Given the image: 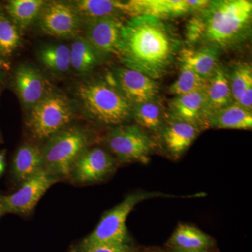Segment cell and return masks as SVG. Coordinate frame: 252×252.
I'll list each match as a JSON object with an SVG mask.
<instances>
[{
	"label": "cell",
	"instance_id": "2",
	"mask_svg": "<svg viewBox=\"0 0 252 252\" xmlns=\"http://www.w3.org/2000/svg\"><path fill=\"white\" fill-rule=\"evenodd\" d=\"M252 1L214 0L197 12L186 26L189 47L227 51L240 47L252 34Z\"/></svg>",
	"mask_w": 252,
	"mask_h": 252
},
{
	"label": "cell",
	"instance_id": "14",
	"mask_svg": "<svg viewBox=\"0 0 252 252\" xmlns=\"http://www.w3.org/2000/svg\"><path fill=\"white\" fill-rule=\"evenodd\" d=\"M201 130L185 121L171 117L159 132L160 143L167 155L178 160L187 152Z\"/></svg>",
	"mask_w": 252,
	"mask_h": 252
},
{
	"label": "cell",
	"instance_id": "30",
	"mask_svg": "<svg viewBox=\"0 0 252 252\" xmlns=\"http://www.w3.org/2000/svg\"><path fill=\"white\" fill-rule=\"evenodd\" d=\"M72 252H137L136 249L127 243L97 244V245H78Z\"/></svg>",
	"mask_w": 252,
	"mask_h": 252
},
{
	"label": "cell",
	"instance_id": "5",
	"mask_svg": "<svg viewBox=\"0 0 252 252\" xmlns=\"http://www.w3.org/2000/svg\"><path fill=\"white\" fill-rule=\"evenodd\" d=\"M74 115L69 99L64 94L50 91L32 107L26 125L36 140H49L67 127Z\"/></svg>",
	"mask_w": 252,
	"mask_h": 252
},
{
	"label": "cell",
	"instance_id": "8",
	"mask_svg": "<svg viewBox=\"0 0 252 252\" xmlns=\"http://www.w3.org/2000/svg\"><path fill=\"white\" fill-rule=\"evenodd\" d=\"M60 180L46 170L21 184L17 191L9 195H0V214L14 213L28 215L48 189Z\"/></svg>",
	"mask_w": 252,
	"mask_h": 252
},
{
	"label": "cell",
	"instance_id": "22",
	"mask_svg": "<svg viewBox=\"0 0 252 252\" xmlns=\"http://www.w3.org/2000/svg\"><path fill=\"white\" fill-rule=\"evenodd\" d=\"M81 21L86 23L99 18L122 15V1L79 0L71 1Z\"/></svg>",
	"mask_w": 252,
	"mask_h": 252
},
{
	"label": "cell",
	"instance_id": "24",
	"mask_svg": "<svg viewBox=\"0 0 252 252\" xmlns=\"http://www.w3.org/2000/svg\"><path fill=\"white\" fill-rule=\"evenodd\" d=\"M71 67L79 74H86L98 64L100 56L85 38H78L70 47Z\"/></svg>",
	"mask_w": 252,
	"mask_h": 252
},
{
	"label": "cell",
	"instance_id": "33",
	"mask_svg": "<svg viewBox=\"0 0 252 252\" xmlns=\"http://www.w3.org/2000/svg\"><path fill=\"white\" fill-rule=\"evenodd\" d=\"M174 252H207V250H174Z\"/></svg>",
	"mask_w": 252,
	"mask_h": 252
},
{
	"label": "cell",
	"instance_id": "9",
	"mask_svg": "<svg viewBox=\"0 0 252 252\" xmlns=\"http://www.w3.org/2000/svg\"><path fill=\"white\" fill-rule=\"evenodd\" d=\"M210 0H130L122 1V14L149 16L165 20L194 14L205 7Z\"/></svg>",
	"mask_w": 252,
	"mask_h": 252
},
{
	"label": "cell",
	"instance_id": "7",
	"mask_svg": "<svg viewBox=\"0 0 252 252\" xmlns=\"http://www.w3.org/2000/svg\"><path fill=\"white\" fill-rule=\"evenodd\" d=\"M107 148L122 163H147L157 144L143 129L137 126H120L105 137Z\"/></svg>",
	"mask_w": 252,
	"mask_h": 252
},
{
	"label": "cell",
	"instance_id": "25",
	"mask_svg": "<svg viewBox=\"0 0 252 252\" xmlns=\"http://www.w3.org/2000/svg\"><path fill=\"white\" fill-rule=\"evenodd\" d=\"M44 4L42 0H11L6 10L15 26L25 29L38 19Z\"/></svg>",
	"mask_w": 252,
	"mask_h": 252
},
{
	"label": "cell",
	"instance_id": "1",
	"mask_svg": "<svg viewBox=\"0 0 252 252\" xmlns=\"http://www.w3.org/2000/svg\"><path fill=\"white\" fill-rule=\"evenodd\" d=\"M180 46L175 31L163 20L139 16L123 26L118 56L126 68L157 80L171 67Z\"/></svg>",
	"mask_w": 252,
	"mask_h": 252
},
{
	"label": "cell",
	"instance_id": "32",
	"mask_svg": "<svg viewBox=\"0 0 252 252\" xmlns=\"http://www.w3.org/2000/svg\"><path fill=\"white\" fill-rule=\"evenodd\" d=\"M5 168V152H0V177L2 175Z\"/></svg>",
	"mask_w": 252,
	"mask_h": 252
},
{
	"label": "cell",
	"instance_id": "31",
	"mask_svg": "<svg viewBox=\"0 0 252 252\" xmlns=\"http://www.w3.org/2000/svg\"><path fill=\"white\" fill-rule=\"evenodd\" d=\"M9 63L3 59L1 56H0V74H2L3 72H6V71H9Z\"/></svg>",
	"mask_w": 252,
	"mask_h": 252
},
{
	"label": "cell",
	"instance_id": "12",
	"mask_svg": "<svg viewBox=\"0 0 252 252\" xmlns=\"http://www.w3.org/2000/svg\"><path fill=\"white\" fill-rule=\"evenodd\" d=\"M114 85L132 106L157 100L160 93L158 83L133 69L119 68L113 76Z\"/></svg>",
	"mask_w": 252,
	"mask_h": 252
},
{
	"label": "cell",
	"instance_id": "15",
	"mask_svg": "<svg viewBox=\"0 0 252 252\" xmlns=\"http://www.w3.org/2000/svg\"><path fill=\"white\" fill-rule=\"evenodd\" d=\"M203 89L174 97L169 104L170 117L190 123L201 131L209 127V111Z\"/></svg>",
	"mask_w": 252,
	"mask_h": 252
},
{
	"label": "cell",
	"instance_id": "20",
	"mask_svg": "<svg viewBox=\"0 0 252 252\" xmlns=\"http://www.w3.org/2000/svg\"><path fill=\"white\" fill-rule=\"evenodd\" d=\"M207 122L209 127L249 130L252 127V114L238 104L232 103L210 113Z\"/></svg>",
	"mask_w": 252,
	"mask_h": 252
},
{
	"label": "cell",
	"instance_id": "19",
	"mask_svg": "<svg viewBox=\"0 0 252 252\" xmlns=\"http://www.w3.org/2000/svg\"><path fill=\"white\" fill-rule=\"evenodd\" d=\"M203 90L209 114L233 103L229 74L223 67L219 66L215 74L205 82Z\"/></svg>",
	"mask_w": 252,
	"mask_h": 252
},
{
	"label": "cell",
	"instance_id": "10",
	"mask_svg": "<svg viewBox=\"0 0 252 252\" xmlns=\"http://www.w3.org/2000/svg\"><path fill=\"white\" fill-rule=\"evenodd\" d=\"M118 161L99 147L88 148L74 162L69 178L79 185L98 183L117 170Z\"/></svg>",
	"mask_w": 252,
	"mask_h": 252
},
{
	"label": "cell",
	"instance_id": "13",
	"mask_svg": "<svg viewBox=\"0 0 252 252\" xmlns=\"http://www.w3.org/2000/svg\"><path fill=\"white\" fill-rule=\"evenodd\" d=\"M124 24L119 16L99 18L86 23L85 39L99 56H118Z\"/></svg>",
	"mask_w": 252,
	"mask_h": 252
},
{
	"label": "cell",
	"instance_id": "3",
	"mask_svg": "<svg viewBox=\"0 0 252 252\" xmlns=\"http://www.w3.org/2000/svg\"><path fill=\"white\" fill-rule=\"evenodd\" d=\"M77 94L87 114L102 124L119 125L132 116V104L110 83L96 81L81 84Z\"/></svg>",
	"mask_w": 252,
	"mask_h": 252
},
{
	"label": "cell",
	"instance_id": "26",
	"mask_svg": "<svg viewBox=\"0 0 252 252\" xmlns=\"http://www.w3.org/2000/svg\"><path fill=\"white\" fill-rule=\"evenodd\" d=\"M132 116L141 128L158 134L165 124L163 110L157 100L132 106Z\"/></svg>",
	"mask_w": 252,
	"mask_h": 252
},
{
	"label": "cell",
	"instance_id": "4",
	"mask_svg": "<svg viewBox=\"0 0 252 252\" xmlns=\"http://www.w3.org/2000/svg\"><path fill=\"white\" fill-rule=\"evenodd\" d=\"M90 137L84 129L67 127L50 137L41 148L44 170L59 178H69L74 162L89 148Z\"/></svg>",
	"mask_w": 252,
	"mask_h": 252
},
{
	"label": "cell",
	"instance_id": "28",
	"mask_svg": "<svg viewBox=\"0 0 252 252\" xmlns=\"http://www.w3.org/2000/svg\"><path fill=\"white\" fill-rule=\"evenodd\" d=\"M205 82L190 68L181 65L180 76L170 86L169 92L176 96L195 92L203 89Z\"/></svg>",
	"mask_w": 252,
	"mask_h": 252
},
{
	"label": "cell",
	"instance_id": "23",
	"mask_svg": "<svg viewBox=\"0 0 252 252\" xmlns=\"http://www.w3.org/2000/svg\"><path fill=\"white\" fill-rule=\"evenodd\" d=\"M233 103L252 112V69L250 64H240L229 75Z\"/></svg>",
	"mask_w": 252,
	"mask_h": 252
},
{
	"label": "cell",
	"instance_id": "34",
	"mask_svg": "<svg viewBox=\"0 0 252 252\" xmlns=\"http://www.w3.org/2000/svg\"><path fill=\"white\" fill-rule=\"evenodd\" d=\"M2 217V216H1V214H0V217Z\"/></svg>",
	"mask_w": 252,
	"mask_h": 252
},
{
	"label": "cell",
	"instance_id": "27",
	"mask_svg": "<svg viewBox=\"0 0 252 252\" xmlns=\"http://www.w3.org/2000/svg\"><path fill=\"white\" fill-rule=\"evenodd\" d=\"M39 60L51 72L65 73L71 67L70 49L64 44L46 46L39 51Z\"/></svg>",
	"mask_w": 252,
	"mask_h": 252
},
{
	"label": "cell",
	"instance_id": "17",
	"mask_svg": "<svg viewBox=\"0 0 252 252\" xmlns=\"http://www.w3.org/2000/svg\"><path fill=\"white\" fill-rule=\"evenodd\" d=\"M218 50L211 47L182 48L179 51L181 65L186 66L206 81L215 74L218 65Z\"/></svg>",
	"mask_w": 252,
	"mask_h": 252
},
{
	"label": "cell",
	"instance_id": "29",
	"mask_svg": "<svg viewBox=\"0 0 252 252\" xmlns=\"http://www.w3.org/2000/svg\"><path fill=\"white\" fill-rule=\"evenodd\" d=\"M21 43L18 28L12 21L0 13V56H7L17 49Z\"/></svg>",
	"mask_w": 252,
	"mask_h": 252
},
{
	"label": "cell",
	"instance_id": "18",
	"mask_svg": "<svg viewBox=\"0 0 252 252\" xmlns=\"http://www.w3.org/2000/svg\"><path fill=\"white\" fill-rule=\"evenodd\" d=\"M44 170L41 149L32 144H24L15 154L11 167L13 178L22 184Z\"/></svg>",
	"mask_w": 252,
	"mask_h": 252
},
{
	"label": "cell",
	"instance_id": "16",
	"mask_svg": "<svg viewBox=\"0 0 252 252\" xmlns=\"http://www.w3.org/2000/svg\"><path fill=\"white\" fill-rule=\"evenodd\" d=\"M15 86L23 104L31 109L50 91L44 76L38 69L27 64L16 70Z\"/></svg>",
	"mask_w": 252,
	"mask_h": 252
},
{
	"label": "cell",
	"instance_id": "11",
	"mask_svg": "<svg viewBox=\"0 0 252 252\" xmlns=\"http://www.w3.org/2000/svg\"><path fill=\"white\" fill-rule=\"evenodd\" d=\"M38 20L44 32L56 37H72L80 30L81 20L70 2L45 3Z\"/></svg>",
	"mask_w": 252,
	"mask_h": 252
},
{
	"label": "cell",
	"instance_id": "6",
	"mask_svg": "<svg viewBox=\"0 0 252 252\" xmlns=\"http://www.w3.org/2000/svg\"><path fill=\"white\" fill-rule=\"evenodd\" d=\"M158 197L172 196L158 192L144 191L127 195L122 203L105 212L95 229L81 242V245L127 243L128 233L126 222L129 214L140 202Z\"/></svg>",
	"mask_w": 252,
	"mask_h": 252
},
{
	"label": "cell",
	"instance_id": "21",
	"mask_svg": "<svg viewBox=\"0 0 252 252\" xmlns=\"http://www.w3.org/2000/svg\"><path fill=\"white\" fill-rule=\"evenodd\" d=\"M214 244L210 235L189 224L179 225L167 242V245L174 250H207Z\"/></svg>",
	"mask_w": 252,
	"mask_h": 252
}]
</instances>
